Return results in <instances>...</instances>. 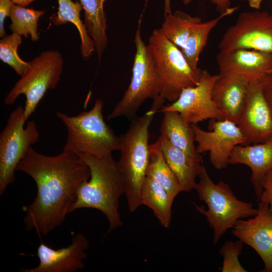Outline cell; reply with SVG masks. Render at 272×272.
Listing matches in <instances>:
<instances>
[{
  "label": "cell",
  "instance_id": "cell-1",
  "mask_svg": "<svg viewBox=\"0 0 272 272\" xmlns=\"http://www.w3.org/2000/svg\"><path fill=\"white\" fill-rule=\"evenodd\" d=\"M20 171L35 181L37 195L25 208L27 231L46 235L59 226L69 214L80 184L90 177L88 165L76 153L67 150L55 156L37 152L31 147L18 164Z\"/></svg>",
  "mask_w": 272,
  "mask_h": 272
},
{
  "label": "cell",
  "instance_id": "cell-2",
  "mask_svg": "<svg viewBox=\"0 0 272 272\" xmlns=\"http://www.w3.org/2000/svg\"><path fill=\"white\" fill-rule=\"evenodd\" d=\"M88 165L90 179L77 188L75 201L69 213L81 208H92L101 212L109 223V231L122 225L119 212V198L124 194L118 162L112 153L101 157L76 153Z\"/></svg>",
  "mask_w": 272,
  "mask_h": 272
},
{
  "label": "cell",
  "instance_id": "cell-3",
  "mask_svg": "<svg viewBox=\"0 0 272 272\" xmlns=\"http://www.w3.org/2000/svg\"><path fill=\"white\" fill-rule=\"evenodd\" d=\"M149 110L134 119L119 137L120 158L118 161L127 206L133 212L142 205V189L149 161V127L156 113L163 107L165 98L159 95Z\"/></svg>",
  "mask_w": 272,
  "mask_h": 272
},
{
  "label": "cell",
  "instance_id": "cell-4",
  "mask_svg": "<svg viewBox=\"0 0 272 272\" xmlns=\"http://www.w3.org/2000/svg\"><path fill=\"white\" fill-rule=\"evenodd\" d=\"M199 181L194 189L199 199L205 202L208 209L195 204L200 214L206 216L209 226L214 230V244H217L229 229L233 228L240 219L255 216L258 212L251 203L238 199L230 186L219 181L215 183L203 166L199 174Z\"/></svg>",
  "mask_w": 272,
  "mask_h": 272
},
{
  "label": "cell",
  "instance_id": "cell-5",
  "mask_svg": "<svg viewBox=\"0 0 272 272\" xmlns=\"http://www.w3.org/2000/svg\"><path fill=\"white\" fill-rule=\"evenodd\" d=\"M103 107V101L97 99L91 110L76 116L57 112L67 131L63 150L96 157L119 150V137L104 121Z\"/></svg>",
  "mask_w": 272,
  "mask_h": 272
},
{
  "label": "cell",
  "instance_id": "cell-6",
  "mask_svg": "<svg viewBox=\"0 0 272 272\" xmlns=\"http://www.w3.org/2000/svg\"><path fill=\"white\" fill-rule=\"evenodd\" d=\"M148 47L158 79L160 95L171 103L175 101L184 89L194 87L199 82L202 70L192 69L181 49L155 29Z\"/></svg>",
  "mask_w": 272,
  "mask_h": 272
},
{
  "label": "cell",
  "instance_id": "cell-7",
  "mask_svg": "<svg viewBox=\"0 0 272 272\" xmlns=\"http://www.w3.org/2000/svg\"><path fill=\"white\" fill-rule=\"evenodd\" d=\"M63 60L57 50H45L29 62V66L6 95V105H12L21 94L26 97L24 120L35 111L47 91L54 89L60 80Z\"/></svg>",
  "mask_w": 272,
  "mask_h": 272
},
{
  "label": "cell",
  "instance_id": "cell-8",
  "mask_svg": "<svg viewBox=\"0 0 272 272\" xmlns=\"http://www.w3.org/2000/svg\"><path fill=\"white\" fill-rule=\"evenodd\" d=\"M142 15L139 19L134 42L135 53L130 83L121 99L108 115V120L119 117L131 118L149 98L160 95L158 79L148 45L141 36Z\"/></svg>",
  "mask_w": 272,
  "mask_h": 272
},
{
  "label": "cell",
  "instance_id": "cell-9",
  "mask_svg": "<svg viewBox=\"0 0 272 272\" xmlns=\"http://www.w3.org/2000/svg\"><path fill=\"white\" fill-rule=\"evenodd\" d=\"M24 107H17L10 114L0 134V195L15 180V172L32 145L39 141L34 120L24 127Z\"/></svg>",
  "mask_w": 272,
  "mask_h": 272
},
{
  "label": "cell",
  "instance_id": "cell-10",
  "mask_svg": "<svg viewBox=\"0 0 272 272\" xmlns=\"http://www.w3.org/2000/svg\"><path fill=\"white\" fill-rule=\"evenodd\" d=\"M220 51L239 49L272 52V15L266 11L241 13L224 33Z\"/></svg>",
  "mask_w": 272,
  "mask_h": 272
},
{
  "label": "cell",
  "instance_id": "cell-11",
  "mask_svg": "<svg viewBox=\"0 0 272 272\" xmlns=\"http://www.w3.org/2000/svg\"><path fill=\"white\" fill-rule=\"evenodd\" d=\"M210 123V131L191 124L199 154L209 152V158L217 170L225 169L234 148L237 145H248L247 140L238 125L226 120L213 119Z\"/></svg>",
  "mask_w": 272,
  "mask_h": 272
},
{
  "label": "cell",
  "instance_id": "cell-12",
  "mask_svg": "<svg viewBox=\"0 0 272 272\" xmlns=\"http://www.w3.org/2000/svg\"><path fill=\"white\" fill-rule=\"evenodd\" d=\"M218 75L202 71L198 84L184 89L178 99L169 105L163 106L161 112L176 111L190 124H197L208 119H219V113L212 96Z\"/></svg>",
  "mask_w": 272,
  "mask_h": 272
},
{
  "label": "cell",
  "instance_id": "cell-13",
  "mask_svg": "<svg viewBox=\"0 0 272 272\" xmlns=\"http://www.w3.org/2000/svg\"><path fill=\"white\" fill-rule=\"evenodd\" d=\"M248 144L272 139V110L263 94L260 81L249 83L246 102L237 123Z\"/></svg>",
  "mask_w": 272,
  "mask_h": 272
},
{
  "label": "cell",
  "instance_id": "cell-14",
  "mask_svg": "<svg viewBox=\"0 0 272 272\" xmlns=\"http://www.w3.org/2000/svg\"><path fill=\"white\" fill-rule=\"evenodd\" d=\"M257 210L254 218L238 220L232 232L258 254L264 265L262 271L272 272V212L268 205L261 201Z\"/></svg>",
  "mask_w": 272,
  "mask_h": 272
},
{
  "label": "cell",
  "instance_id": "cell-15",
  "mask_svg": "<svg viewBox=\"0 0 272 272\" xmlns=\"http://www.w3.org/2000/svg\"><path fill=\"white\" fill-rule=\"evenodd\" d=\"M89 242L86 237L78 233L72 239V243L66 247L55 249L41 242L37 254L39 264L29 269L22 268V272H76L85 267L86 251Z\"/></svg>",
  "mask_w": 272,
  "mask_h": 272
},
{
  "label": "cell",
  "instance_id": "cell-16",
  "mask_svg": "<svg viewBox=\"0 0 272 272\" xmlns=\"http://www.w3.org/2000/svg\"><path fill=\"white\" fill-rule=\"evenodd\" d=\"M250 82L237 75L218 74L212 96L219 113V120L237 124L246 102Z\"/></svg>",
  "mask_w": 272,
  "mask_h": 272
},
{
  "label": "cell",
  "instance_id": "cell-17",
  "mask_svg": "<svg viewBox=\"0 0 272 272\" xmlns=\"http://www.w3.org/2000/svg\"><path fill=\"white\" fill-rule=\"evenodd\" d=\"M220 74L243 76L260 81L272 69V52L239 49L220 52L216 57Z\"/></svg>",
  "mask_w": 272,
  "mask_h": 272
},
{
  "label": "cell",
  "instance_id": "cell-18",
  "mask_svg": "<svg viewBox=\"0 0 272 272\" xmlns=\"http://www.w3.org/2000/svg\"><path fill=\"white\" fill-rule=\"evenodd\" d=\"M229 164H241L252 172L251 182L259 201L263 192L261 181L266 173L272 170V139L252 145H237L232 151Z\"/></svg>",
  "mask_w": 272,
  "mask_h": 272
},
{
  "label": "cell",
  "instance_id": "cell-19",
  "mask_svg": "<svg viewBox=\"0 0 272 272\" xmlns=\"http://www.w3.org/2000/svg\"><path fill=\"white\" fill-rule=\"evenodd\" d=\"M158 140L164 158L178 178L182 191L188 192L194 189L196 178L203 166L201 162L193 160L173 146L164 135L160 134Z\"/></svg>",
  "mask_w": 272,
  "mask_h": 272
},
{
  "label": "cell",
  "instance_id": "cell-20",
  "mask_svg": "<svg viewBox=\"0 0 272 272\" xmlns=\"http://www.w3.org/2000/svg\"><path fill=\"white\" fill-rule=\"evenodd\" d=\"M160 134L174 146L184 151L193 160L202 162V159L194 145V134L191 124L176 111H164Z\"/></svg>",
  "mask_w": 272,
  "mask_h": 272
},
{
  "label": "cell",
  "instance_id": "cell-21",
  "mask_svg": "<svg viewBox=\"0 0 272 272\" xmlns=\"http://www.w3.org/2000/svg\"><path fill=\"white\" fill-rule=\"evenodd\" d=\"M78 1L84 11V24L93 41L99 63L108 43L107 18L104 11V3L106 0Z\"/></svg>",
  "mask_w": 272,
  "mask_h": 272
},
{
  "label": "cell",
  "instance_id": "cell-22",
  "mask_svg": "<svg viewBox=\"0 0 272 272\" xmlns=\"http://www.w3.org/2000/svg\"><path fill=\"white\" fill-rule=\"evenodd\" d=\"M141 198L142 205L152 210L160 224L168 228L174 199L158 182L147 176L143 184Z\"/></svg>",
  "mask_w": 272,
  "mask_h": 272
},
{
  "label": "cell",
  "instance_id": "cell-23",
  "mask_svg": "<svg viewBox=\"0 0 272 272\" xmlns=\"http://www.w3.org/2000/svg\"><path fill=\"white\" fill-rule=\"evenodd\" d=\"M150 157L146 176L162 186L173 198L182 191L180 182L166 161L158 140L149 146Z\"/></svg>",
  "mask_w": 272,
  "mask_h": 272
},
{
  "label": "cell",
  "instance_id": "cell-24",
  "mask_svg": "<svg viewBox=\"0 0 272 272\" xmlns=\"http://www.w3.org/2000/svg\"><path fill=\"white\" fill-rule=\"evenodd\" d=\"M57 2L58 12L52 18L53 24L59 26L70 22L77 27L81 40L82 56L84 59H88L95 51V48L93 40L80 19V12L83 9L82 4L78 1L75 3L72 0H57Z\"/></svg>",
  "mask_w": 272,
  "mask_h": 272
},
{
  "label": "cell",
  "instance_id": "cell-25",
  "mask_svg": "<svg viewBox=\"0 0 272 272\" xmlns=\"http://www.w3.org/2000/svg\"><path fill=\"white\" fill-rule=\"evenodd\" d=\"M238 7L230 8L224 13L211 20L197 24L191 29L181 52L189 65L193 69H198L199 56L205 47L212 30L223 18L233 14Z\"/></svg>",
  "mask_w": 272,
  "mask_h": 272
},
{
  "label": "cell",
  "instance_id": "cell-26",
  "mask_svg": "<svg viewBox=\"0 0 272 272\" xmlns=\"http://www.w3.org/2000/svg\"><path fill=\"white\" fill-rule=\"evenodd\" d=\"M164 17L160 31L180 49L185 46L193 27L202 22L200 17H192L180 10L164 14Z\"/></svg>",
  "mask_w": 272,
  "mask_h": 272
},
{
  "label": "cell",
  "instance_id": "cell-27",
  "mask_svg": "<svg viewBox=\"0 0 272 272\" xmlns=\"http://www.w3.org/2000/svg\"><path fill=\"white\" fill-rule=\"evenodd\" d=\"M45 12L14 4L9 17L11 21L10 29L12 32L26 38L30 36L32 41L36 42L39 39L38 21Z\"/></svg>",
  "mask_w": 272,
  "mask_h": 272
},
{
  "label": "cell",
  "instance_id": "cell-28",
  "mask_svg": "<svg viewBox=\"0 0 272 272\" xmlns=\"http://www.w3.org/2000/svg\"><path fill=\"white\" fill-rule=\"evenodd\" d=\"M21 36L12 32L0 40L1 60L10 66L20 76L29 66V62L22 59L18 53V48L22 42Z\"/></svg>",
  "mask_w": 272,
  "mask_h": 272
},
{
  "label": "cell",
  "instance_id": "cell-29",
  "mask_svg": "<svg viewBox=\"0 0 272 272\" xmlns=\"http://www.w3.org/2000/svg\"><path fill=\"white\" fill-rule=\"evenodd\" d=\"M243 242L240 240L226 242L220 250L223 256L222 272H246L240 264L238 256L241 254Z\"/></svg>",
  "mask_w": 272,
  "mask_h": 272
},
{
  "label": "cell",
  "instance_id": "cell-30",
  "mask_svg": "<svg viewBox=\"0 0 272 272\" xmlns=\"http://www.w3.org/2000/svg\"><path fill=\"white\" fill-rule=\"evenodd\" d=\"M263 192L259 201L268 205L272 212V170L268 171L261 181Z\"/></svg>",
  "mask_w": 272,
  "mask_h": 272
},
{
  "label": "cell",
  "instance_id": "cell-31",
  "mask_svg": "<svg viewBox=\"0 0 272 272\" xmlns=\"http://www.w3.org/2000/svg\"><path fill=\"white\" fill-rule=\"evenodd\" d=\"M14 3L12 0H0V37H5L6 34L4 29L5 19L10 17Z\"/></svg>",
  "mask_w": 272,
  "mask_h": 272
},
{
  "label": "cell",
  "instance_id": "cell-32",
  "mask_svg": "<svg viewBox=\"0 0 272 272\" xmlns=\"http://www.w3.org/2000/svg\"><path fill=\"white\" fill-rule=\"evenodd\" d=\"M263 94L272 110V73L260 80Z\"/></svg>",
  "mask_w": 272,
  "mask_h": 272
},
{
  "label": "cell",
  "instance_id": "cell-33",
  "mask_svg": "<svg viewBox=\"0 0 272 272\" xmlns=\"http://www.w3.org/2000/svg\"><path fill=\"white\" fill-rule=\"evenodd\" d=\"M192 0H182L185 5L189 4ZM209 1L216 6V10L221 14L230 8V0H205ZM247 1V0H242Z\"/></svg>",
  "mask_w": 272,
  "mask_h": 272
},
{
  "label": "cell",
  "instance_id": "cell-34",
  "mask_svg": "<svg viewBox=\"0 0 272 272\" xmlns=\"http://www.w3.org/2000/svg\"><path fill=\"white\" fill-rule=\"evenodd\" d=\"M249 6L253 9H260L262 0H247Z\"/></svg>",
  "mask_w": 272,
  "mask_h": 272
},
{
  "label": "cell",
  "instance_id": "cell-35",
  "mask_svg": "<svg viewBox=\"0 0 272 272\" xmlns=\"http://www.w3.org/2000/svg\"><path fill=\"white\" fill-rule=\"evenodd\" d=\"M14 4L18 5L24 7L28 6L35 0H12Z\"/></svg>",
  "mask_w": 272,
  "mask_h": 272
},
{
  "label": "cell",
  "instance_id": "cell-36",
  "mask_svg": "<svg viewBox=\"0 0 272 272\" xmlns=\"http://www.w3.org/2000/svg\"><path fill=\"white\" fill-rule=\"evenodd\" d=\"M170 2L171 0H164V14L171 13V7H170Z\"/></svg>",
  "mask_w": 272,
  "mask_h": 272
},
{
  "label": "cell",
  "instance_id": "cell-37",
  "mask_svg": "<svg viewBox=\"0 0 272 272\" xmlns=\"http://www.w3.org/2000/svg\"><path fill=\"white\" fill-rule=\"evenodd\" d=\"M272 73V69L271 70V71H270V72L269 73H269Z\"/></svg>",
  "mask_w": 272,
  "mask_h": 272
}]
</instances>
